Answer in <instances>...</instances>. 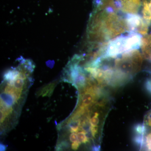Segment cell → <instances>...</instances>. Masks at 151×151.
<instances>
[{
    "mask_svg": "<svg viewBox=\"0 0 151 151\" xmlns=\"http://www.w3.org/2000/svg\"><path fill=\"white\" fill-rule=\"evenodd\" d=\"M100 10L103 11L93 16L89 28V37L92 39L108 40L125 32H130L126 19L115 12Z\"/></svg>",
    "mask_w": 151,
    "mask_h": 151,
    "instance_id": "6da1fadb",
    "label": "cell"
},
{
    "mask_svg": "<svg viewBox=\"0 0 151 151\" xmlns=\"http://www.w3.org/2000/svg\"><path fill=\"white\" fill-rule=\"evenodd\" d=\"M142 39L139 33L133 31H130L127 35L120 36L107 44L101 58H113L127 52L137 49L141 46Z\"/></svg>",
    "mask_w": 151,
    "mask_h": 151,
    "instance_id": "7a4b0ae2",
    "label": "cell"
},
{
    "mask_svg": "<svg viewBox=\"0 0 151 151\" xmlns=\"http://www.w3.org/2000/svg\"><path fill=\"white\" fill-rule=\"evenodd\" d=\"M142 57L137 49L124 52L115 61V71L125 77H129L140 70Z\"/></svg>",
    "mask_w": 151,
    "mask_h": 151,
    "instance_id": "3957f363",
    "label": "cell"
},
{
    "mask_svg": "<svg viewBox=\"0 0 151 151\" xmlns=\"http://www.w3.org/2000/svg\"><path fill=\"white\" fill-rule=\"evenodd\" d=\"M140 6V0H101L99 9L115 12L121 11L127 14H136Z\"/></svg>",
    "mask_w": 151,
    "mask_h": 151,
    "instance_id": "277c9868",
    "label": "cell"
},
{
    "mask_svg": "<svg viewBox=\"0 0 151 151\" xmlns=\"http://www.w3.org/2000/svg\"><path fill=\"white\" fill-rule=\"evenodd\" d=\"M97 96L94 87L91 86L86 88L82 94L81 105L79 107L88 109V107L94 103Z\"/></svg>",
    "mask_w": 151,
    "mask_h": 151,
    "instance_id": "5b68a950",
    "label": "cell"
},
{
    "mask_svg": "<svg viewBox=\"0 0 151 151\" xmlns=\"http://www.w3.org/2000/svg\"><path fill=\"white\" fill-rule=\"evenodd\" d=\"M143 7V17L150 22L151 21V0H145Z\"/></svg>",
    "mask_w": 151,
    "mask_h": 151,
    "instance_id": "8992f818",
    "label": "cell"
},
{
    "mask_svg": "<svg viewBox=\"0 0 151 151\" xmlns=\"http://www.w3.org/2000/svg\"><path fill=\"white\" fill-rule=\"evenodd\" d=\"M1 100L8 107H12L16 103L15 100L12 95L6 92L1 94Z\"/></svg>",
    "mask_w": 151,
    "mask_h": 151,
    "instance_id": "52a82bcc",
    "label": "cell"
},
{
    "mask_svg": "<svg viewBox=\"0 0 151 151\" xmlns=\"http://www.w3.org/2000/svg\"><path fill=\"white\" fill-rule=\"evenodd\" d=\"M70 128V132L71 133H76L80 128L81 122L79 119H76L68 122Z\"/></svg>",
    "mask_w": 151,
    "mask_h": 151,
    "instance_id": "ba28073f",
    "label": "cell"
},
{
    "mask_svg": "<svg viewBox=\"0 0 151 151\" xmlns=\"http://www.w3.org/2000/svg\"><path fill=\"white\" fill-rule=\"evenodd\" d=\"M99 114L97 112L94 113V116L91 119H89V123H90L91 127H97L98 124L100 122V119L99 118Z\"/></svg>",
    "mask_w": 151,
    "mask_h": 151,
    "instance_id": "9c48e42d",
    "label": "cell"
},
{
    "mask_svg": "<svg viewBox=\"0 0 151 151\" xmlns=\"http://www.w3.org/2000/svg\"><path fill=\"white\" fill-rule=\"evenodd\" d=\"M78 140L80 143H86L88 142V138L86 134V132L82 131V132H79L77 133Z\"/></svg>",
    "mask_w": 151,
    "mask_h": 151,
    "instance_id": "30bf717a",
    "label": "cell"
},
{
    "mask_svg": "<svg viewBox=\"0 0 151 151\" xmlns=\"http://www.w3.org/2000/svg\"><path fill=\"white\" fill-rule=\"evenodd\" d=\"M134 130L136 133L139 134L144 135L146 133V129L145 126L143 124H138L134 127Z\"/></svg>",
    "mask_w": 151,
    "mask_h": 151,
    "instance_id": "8fae6325",
    "label": "cell"
},
{
    "mask_svg": "<svg viewBox=\"0 0 151 151\" xmlns=\"http://www.w3.org/2000/svg\"><path fill=\"white\" fill-rule=\"evenodd\" d=\"M134 141L137 145L142 147L144 143V135L139 134L136 136L134 138Z\"/></svg>",
    "mask_w": 151,
    "mask_h": 151,
    "instance_id": "7c38bea8",
    "label": "cell"
},
{
    "mask_svg": "<svg viewBox=\"0 0 151 151\" xmlns=\"http://www.w3.org/2000/svg\"><path fill=\"white\" fill-rule=\"evenodd\" d=\"M69 139H70V142L72 143L76 142H78L77 134H76L75 133H72L70 135Z\"/></svg>",
    "mask_w": 151,
    "mask_h": 151,
    "instance_id": "4fadbf2b",
    "label": "cell"
},
{
    "mask_svg": "<svg viewBox=\"0 0 151 151\" xmlns=\"http://www.w3.org/2000/svg\"><path fill=\"white\" fill-rule=\"evenodd\" d=\"M146 144L148 149L151 150V133L149 134L146 137Z\"/></svg>",
    "mask_w": 151,
    "mask_h": 151,
    "instance_id": "5bb4252c",
    "label": "cell"
},
{
    "mask_svg": "<svg viewBox=\"0 0 151 151\" xmlns=\"http://www.w3.org/2000/svg\"><path fill=\"white\" fill-rule=\"evenodd\" d=\"M6 117L7 116L5 113L1 110V111H0V120H1V124L4 122Z\"/></svg>",
    "mask_w": 151,
    "mask_h": 151,
    "instance_id": "9a60e30c",
    "label": "cell"
},
{
    "mask_svg": "<svg viewBox=\"0 0 151 151\" xmlns=\"http://www.w3.org/2000/svg\"><path fill=\"white\" fill-rule=\"evenodd\" d=\"M80 144H81V143L79 142V141L73 143L71 145V148L73 150H77L79 146H80Z\"/></svg>",
    "mask_w": 151,
    "mask_h": 151,
    "instance_id": "2e32d148",
    "label": "cell"
},
{
    "mask_svg": "<svg viewBox=\"0 0 151 151\" xmlns=\"http://www.w3.org/2000/svg\"><path fill=\"white\" fill-rule=\"evenodd\" d=\"M146 88L149 92L151 93V80L147 81L146 84Z\"/></svg>",
    "mask_w": 151,
    "mask_h": 151,
    "instance_id": "e0dca14e",
    "label": "cell"
},
{
    "mask_svg": "<svg viewBox=\"0 0 151 151\" xmlns=\"http://www.w3.org/2000/svg\"><path fill=\"white\" fill-rule=\"evenodd\" d=\"M0 151H5L6 150V147L5 145H3V144L1 143L0 145Z\"/></svg>",
    "mask_w": 151,
    "mask_h": 151,
    "instance_id": "ac0fdd59",
    "label": "cell"
}]
</instances>
